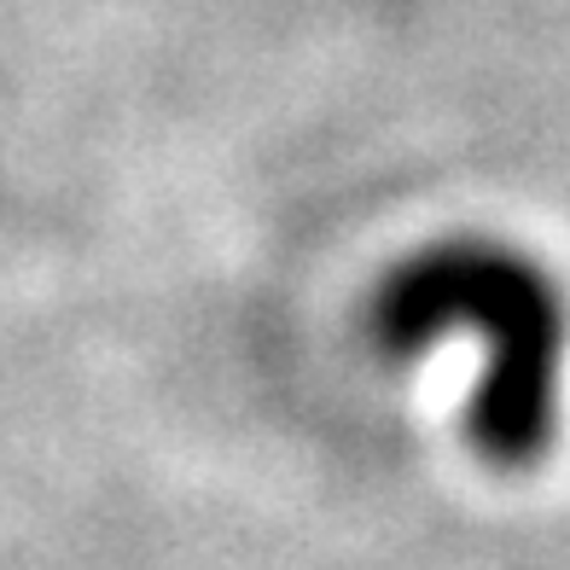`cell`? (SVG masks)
<instances>
[{
    "label": "cell",
    "mask_w": 570,
    "mask_h": 570,
    "mask_svg": "<svg viewBox=\"0 0 570 570\" xmlns=\"http://www.w3.org/2000/svg\"><path fill=\"white\" fill-rule=\"evenodd\" d=\"M379 344L391 355L425 350L465 326L483 344L472 396V443L495 465H530L553 443L559 367H564V297L530 256L495 239H454L420 250L379 292Z\"/></svg>",
    "instance_id": "cell-1"
}]
</instances>
